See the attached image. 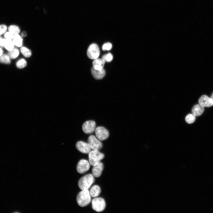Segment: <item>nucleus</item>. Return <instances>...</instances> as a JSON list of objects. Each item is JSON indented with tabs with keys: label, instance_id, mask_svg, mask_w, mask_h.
<instances>
[{
	"label": "nucleus",
	"instance_id": "nucleus-30",
	"mask_svg": "<svg viewBox=\"0 0 213 213\" xmlns=\"http://www.w3.org/2000/svg\"><path fill=\"white\" fill-rule=\"evenodd\" d=\"M6 40V39L5 38H2L0 40V47H4V44Z\"/></svg>",
	"mask_w": 213,
	"mask_h": 213
},
{
	"label": "nucleus",
	"instance_id": "nucleus-12",
	"mask_svg": "<svg viewBox=\"0 0 213 213\" xmlns=\"http://www.w3.org/2000/svg\"><path fill=\"white\" fill-rule=\"evenodd\" d=\"M91 73L94 77L97 80L103 78L106 74V72L104 69L98 70L94 69L93 68L91 69Z\"/></svg>",
	"mask_w": 213,
	"mask_h": 213
},
{
	"label": "nucleus",
	"instance_id": "nucleus-23",
	"mask_svg": "<svg viewBox=\"0 0 213 213\" xmlns=\"http://www.w3.org/2000/svg\"><path fill=\"white\" fill-rule=\"evenodd\" d=\"M196 120V117L193 114H189L185 118L186 123L191 124L194 123Z\"/></svg>",
	"mask_w": 213,
	"mask_h": 213
},
{
	"label": "nucleus",
	"instance_id": "nucleus-25",
	"mask_svg": "<svg viewBox=\"0 0 213 213\" xmlns=\"http://www.w3.org/2000/svg\"><path fill=\"white\" fill-rule=\"evenodd\" d=\"M8 30V26L4 24H0V35H4Z\"/></svg>",
	"mask_w": 213,
	"mask_h": 213
},
{
	"label": "nucleus",
	"instance_id": "nucleus-14",
	"mask_svg": "<svg viewBox=\"0 0 213 213\" xmlns=\"http://www.w3.org/2000/svg\"><path fill=\"white\" fill-rule=\"evenodd\" d=\"M105 61L102 59H97L93 61V68L97 70H101L103 69Z\"/></svg>",
	"mask_w": 213,
	"mask_h": 213
},
{
	"label": "nucleus",
	"instance_id": "nucleus-19",
	"mask_svg": "<svg viewBox=\"0 0 213 213\" xmlns=\"http://www.w3.org/2000/svg\"><path fill=\"white\" fill-rule=\"evenodd\" d=\"M20 51L22 54L26 58L30 57L32 55L30 50L25 47H22L20 48Z\"/></svg>",
	"mask_w": 213,
	"mask_h": 213
},
{
	"label": "nucleus",
	"instance_id": "nucleus-8",
	"mask_svg": "<svg viewBox=\"0 0 213 213\" xmlns=\"http://www.w3.org/2000/svg\"><path fill=\"white\" fill-rule=\"evenodd\" d=\"M89 162L84 159L81 160L77 166V171L80 174H83L87 171L90 168Z\"/></svg>",
	"mask_w": 213,
	"mask_h": 213
},
{
	"label": "nucleus",
	"instance_id": "nucleus-10",
	"mask_svg": "<svg viewBox=\"0 0 213 213\" xmlns=\"http://www.w3.org/2000/svg\"><path fill=\"white\" fill-rule=\"evenodd\" d=\"M76 147L79 151L84 154H89L92 151L88 143L83 141L78 142L76 144Z\"/></svg>",
	"mask_w": 213,
	"mask_h": 213
},
{
	"label": "nucleus",
	"instance_id": "nucleus-33",
	"mask_svg": "<svg viewBox=\"0 0 213 213\" xmlns=\"http://www.w3.org/2000/svg\"><path fill=\"white\" fill-rule=\"evenodd\" d=\"M211 98H212V99H213V93H212V96H211Z\"/></svg>",
	"mask_w": 213,
	"mask_h": 213
},
{
	"label": "nucleus",
	"instance_id": "nucleus-27",
	"mask_svg": "<svg viewBox=\"0 0 213 213\" xmlns=\"http://www.w3.org/2000/svg\"><path fill=\"white\" fill-rule=\"evenodd\" d=\"M112 47V45L111 43L108 42L104 44L102 46V49L103 51L110 50Z\"/></svg>",
	"mask_w": 213,
	"mask_h": 213
},
{
	"label": "nucleus",
	"instance_id": "nucleus-26",
	"mask_svg": "<svg viewBox=\"0 0 213 213\" xmlns=\"http://www.w3.org/2000/svg\"><path fill=\"white\" fill-rule=\"evenodd\" d=\"M113 57L112 54L111 53H109L108 54L104 55L102 59L106 62H111L113 59Z\"/></svg>",
	"mask_w": 213,
	"mask_h": 213
},
{
	"label": "nucleus",
	"instance_id": "nucleus-18",
	"mask_svg": "<svg viewBox=\"0 0 213 213\" xmlns=\"http://www.w3.org/2000/svg\"><path fill=\"white\" fill-rule=\"evenodd\" d=\"M19 54V50L16 48H14L11 51H9L8 55L11 59H15L17 58Z\"/></svg>",
	"mask_w": 213,
	"mask_h": 213
},
{
	"label": "nucleus",
	"instance_id": "nucleus-17",
	"mask_svg": "<svg viewBox=\"0 0 213 213\" xmlns=\"http://www.w3.org/2000/svg\"><path fill=\"white\" fill-rule=\"evenodd\" d=\"M8 30L14 35L19 34L20 32L19 27L15 24H12L8 27Z\"/></svg>",
	"mask_w": 213,
	"mask_h": 213
},
{
	"label": "nucleus",
	"instance_id": "nucleus-29",
	"mask_svg": "<svg viewBox=\"0 0 213 213\" xmlns=\"http://www.w3.org/2000/svg\"><path fill=\"white\" fill-rule=\"evenodd\" d=\"M213 105V100L210 97H209L206 104V107L209 108Z\"/></svg>",
	"mask_w": 213,
	"mask_h": 213
},
{
	"label": "nucleus",
	"instance_id": "nucleus-31",
	"mask_svg": "<svg viewBox=\"0 0 213 213\" xmlns=\"http://www.w3.org/2000/svg\"><path fill=\"white\" fill-rule=\"evenodd\" d=\"M21 35L22 37H25L27 35L26 33L25 32H23L22 33Z\"/></svg>",
	"mask_w": 213,
	"mask_h": 213
},
{
	"label": "nucleus",
	"instance_id": "nucleus-4",
	"mask_svg": "<svg viewBox=\"0 0 213 213\" xmlns=\"http://www.w3.org/2000/svg\"><path fill=\"white\" fill-rule=\"evenodd\" d=\"M106 207L104 200L101 197H96L92 201V207L93 210L98 212L103 211Z\"/></svg>",
	"mask_w": 213,
	"mask_h": 213
},
{
	"label": "nucleus",
	"instance_id": "nucleus-24",
	"mask_svg": "<svg viewBox=\"0 0 213 213\" xmlns=\"http://www.w3.org/2000/svg\"><path fill=\"white\" fill-rule=\"evenodd\" d=\"M27 64L26 61L23 59L19 60L16 63L17 67L19 69H22L26 67Z\"/></svg>",
	"mask_w": 213,
	"mask_h": 213
},
{
	"label": "nucleus",
	"instance_id": "nucleus-22",
	"mask_svg": "<svg viewBox=\"0 0 213 213\" xmlns=\"http://www.w3.org/2000/svg\"><path fill=\"white\" fill-rule=\"evenodd\" d=\"M11 59L8 55L4 54L0 56V63L6 64L11 63Z\"/></svg>",
	"mask_w": 213,
	"mask_h": 213
},
{
	"label": "nucleus",
	"instance_id": "nucleus-34",
	"mask_svg": "<svg viewBox=\"0 0 213 213\" xmlns=\"http://www.w3.org/2000/svg\"><path fill=\"white\" fill-rule=\"evenodd\" d=\"M2 38V37L1 36V35H0V40H1Z\"/></svg>",
	"mask_w": 213,
	"mask_h": 213
},
{
	"label": "nucleus",
	"instance_id": "nucleus-13",
	"mask_svg": "<svg viewBox=\"0 0 213 213\" xmlns=\"http://www.w3.org/2000/svg\"><path fill=\"white\" fill-rule=\"evenodd\" d=\"M204 111V108L200 104H197L194 105L192 109V112L195 117L201 116Z\"/></svg>",
	"mask_w": 213,
	"mask_h": 213
},
{
	"label": "nucleus",
	"instance_id": "nucleus-1",
	"mask_svg": "<svg viewBox=\"0 0 213 213\" xmlns=\"http://www.w3.org/2000/svg\"><path fill=\"white\" fill-rule=\"evenodd\" d=\"M89 191L88 190H82L77 197V201L78 205L82 207L88 205L91 202V197Z\"/></svg>",
	"mask_w": 213,
	"mask_h": 213
},
{
	"label": "nucleus",
	"instance_id": "nucleus-7",
	"mask_svg": "<svg viewBox=\"0 0 213 213\" xmlns=\"http://www.w3.org/2000/svg\"><path fill=\"white\" fill-rule=\"evenodd\" d=\"M88 143L92 150H99L102 147L100 141L94 135H91L88 139Z\"/></svg>",
	"mask_w": 213,
	"mask_h": 213
},
{
	"label": "nucleus",
	"instance_id": "nucleus-32",
	"mask_svg": "<svg viewBox=\"0 0 213 213\" xmlns=\"http://www.w3.org/2000/svg\"><path fill=\"white\" fill-rule=\"evenodd\" d=\"M3 51L2 49L0 47V56H2L3 54Z\"/></svg>",
	"mask_w": 213,
	"mask_h": 213
},
{
	"label": "nucleus",
	"instance_id": "nucleus-21",
	"mask_svg": "<svg viewBox=\"0 0 213 213\" xmlns=\"http://www.w3.org/2000/svg\"><path fill=\"white\" fill-rule=\"evenodd\" d=\"M209 97L206 95L202 96L199 99L198 102L199 104L203 107H206V104Z\"/></svg>",
	"mask_w": 213,
	"mask_h": 213
},
{
	"label": "nucleus",
	"instance_id": "nucleus-16",
	"mask_svg": "<svg viewBox=\"0 0 213 213\" xmlns=\"http://www.w3.org/2000/svg\"><path fill=\"white\" fill-rule=\"evenodd\" d=\"M13 40L15 45L16 46L20 47L22 46L23 41L22 37L19 34L15 35Z\"/></svg>",
	"mask_w": 213,
	"mask_h": 213
},
{
	"label": "nucleus",
	"instance_id": "nucleus-9",
	"mask_svg": "<svg viewBox=\"0 0 213 213\" xmlns=\"http://www.w3.org/2000/svg\"><path fill=\"white\" fill-rule=\"evenodd\" d=\"M96 124L93 121H88L85 122L83 126V130L85 134H91L95 130Z\"/></svg>",
	"mask_w": 213,
	"mask_h": 213
},
{
	"label": "nucleus",
	"instance_id": "nucleus-5",
	"mask_svg": "<svg viewBox=\"0 0 213 213\" xmlns=\"http://www.w3.org/2000/svg\"><path fill=\"white\" fill-rule=\"evenodd\" d=\"M100 50L98 46L92 44L89 47L87 52L88 57L90 59L95 60L98 59L100 55Z\"/></svg>",
	"mask_w": 213,
	"mask_h": 213
},
{
	"label": "nucleus",
	"instance_id": "nucleus-6",
	"mask_svg": "<svg viewBox=\"0 0 213 213\" xmlns=\"http://www.w3.org/2000/svg\"><path fill=\"white\" fill-rule=\"evenodd\" d=\"M96 137L100 140L104 141L107 139L109 136L108 130L104 127L99 126L96 128Z\"/></svg>",
	"mask_w": 213,
	"mask_h": 213
},
{
	"label": "nucleus",
	"instance_id": "nucleus-20",
	"mask_svg": "<svg viewBox=\"0 0 213 213\" xmlns=\"http://www.w3.org/2000/svg\"><path fill=\"white\" fill-rule=\"evenodd\" d=\"M15 44L13 40H6L4 44V47L8 51H10L14 48Z\"/></svg>",
	"mask_w": 213,
	"mask_h": 213
},
{
	"label": "nucleus",
	"instance_id": "nucleus-3",
	"mask_svg": "<svg viewBox=\"0 0 213 213\" xmlns=\"http://www.w3.org/2000/svg\"><path fill=\"white\" fill-rule=\"evenodd\" d=\"M104 157V154L98 150H93L89 153V162L92 166L97 164Z\"/></svg>",
	"mask_w": 213,
	"mask_h": 213
},
{
	"label": "nucleus",
	"instance_id": "nucleus-11",
	"mask_svg": "<svg viewBox=\"0 0 213 213\" xmlns=\"http://www.w3.org/2000/svg\"><path fill=\"white\" fill-rule=\"evenodd\" d=\"M92 170V174L94 177L98 178L101 175L104 168L103 164L100 162L95 166Z\"/></svg>",
	"mask_w": 213,
	"mask_h": 213
},
{
	"label": "nucleus",
	"instance_id": "nucleus-28",
	"mask_svg": "<svg viewBox=\"0 0 213 213\" xmlns=\"http://www.w3.org/2000/svg\"><path fill=\"white\" fill-rule=\"evenodd\" d=\"M14 36V35L13 34L9 31L7 32L4 34L5 38L8 40H13Z\"/></svg>",
	"mask_w": 213,
	"mask_h": 213
},
{
	"label": "nucleus",
	"instance_id": "nucleus-15",
	"mask_svg": "<svg viewBox=\"0 0 213 213\" xmlns=\"http://www.w3.org/2000/svg\"><path fill=\"white\" fill-rule=\"evenodd\" d=\"M89 192L91 197L96 198L100 194L101 190L99 186L95 185L92 186Z\"/></svg>",
	"mask_w": 213,
	"mask_h": 213
},
{
	"label": "nucleus",
	"instance_id": "nucleus-2",
	"mask_svg": "<svg viewBox=\"0 0 213 213\" xmlns=\"http://www.w3.org/2000/svg\"><path fill=\"white\" fill-rule=\"evenodd\" d=\"M95 181L94 177L92 174H87L79 180L78 182L79 187L82 190H88Z\"/></svg>",
	"mask_w": 213,
	"mask_h": 213
}]
</instances>
